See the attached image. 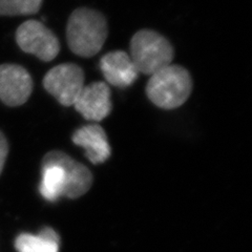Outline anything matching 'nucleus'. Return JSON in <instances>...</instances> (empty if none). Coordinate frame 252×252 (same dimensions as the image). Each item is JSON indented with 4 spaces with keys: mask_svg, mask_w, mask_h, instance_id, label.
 I'll return each instance as SVG.
<instances>
[{
    "mask_svg": "<svg viewBox=\"0 0 252 252\" xmlns=\"http://www.w3.org/2000/svg\"><path fill=\"white\" fill-rule=\"evenodd\" d=\"M7 155H9V143L3 133L0 131V175L2 172Z\"/></svg>",
    "mask_w": 252,
    "mask_h": 252,
    "instance_id": "nucleus-14",
    "label": "nucleus"
},
{
    "mask_svg": "<svg viewBox=\"0 0 252 252\" xmlns=\"http://www.w3.org/2000/svg\"><path fill=\"white\" fill-rule=\"evenodd\" d=\"M44 160L59 164L65 169L66 185L63 196L68 199H77L90 190L93 185V175L83 164L75 161L72 157L59 151L46 154Z\"/></svg>",
    "mask_w": 252,
    "mask_h": 252,
    "instance_id": "nucleus-8",
    "label": "nucleus"
},
{
    "mask_svg": "<svg viewBox=\"0 0 252 252\" xmlns=\"http://www.w3.org/2000/svg\"><path fill=\"white\" fill-rule=\"evenodd\" d=\"M16 41L23 52L45 62L56 58L60 52V43L56 35L37 20L23 22L16 31Z\"/></svg>",
    "mask_w": 252,
    "mask_h": 252,
    "instance_id": "nucleus-5",
    "label": "nucleus"
},
{
    "mask_svg": "<svg viewBox=\"0 0 252 252\" xmlns=\"http://www.w3.org/2000/svg\"><path fill=\"white\" fill-rule=\"evenodd\" d=\"M73 142L85 151V156L94 164L105 162L112 154L105 130L98 124H89L77 129Z\"/></svg>",
    "mask_w": 252,
    "mask_h": 252,
    "instance_id": "nucleus-10",
    "label": "nucleus"
},
{
    "mask_svg": "<svg viewBox=\"0 0 252 252\" xmlns=\"http://www.w3.org/2000/svg\"><path fill=\"white\" fill-rule=\"evenodd\" d=\"M108 35L107 22L100 12L80 7L70 14L66 26V40L70 51L80 57L97 55Z\"/></svg>",
    "mask_w": 252,
    "mask_h": 252,
    "instance_id": "nucleus-1",
    "label": "nucleus"
},
{
    "mask_svg": "<svg viewBox=\"0 0 252 252\" xmlns=\"http://www.w3.org/2000/svg\"><path fill=\"white\" fill-rule=\"evenodd\" d=\"M74 106L86 120L102 121L112 112L109 86L105 82H94L84 85Z\"/></svg>",
    "mask_w": 252,
    "mask_h": 252,
    "instance_id": "nucleus-7",
    "label": "nucleus"
},
{
    "mask_svg": "<svg viewBox=\"0 0 252 252\" xmlns=\"http://www.w3.org/2000/svg\"><path fill=\"white\" fill-rule=\"evenodd\" d=\"M42 0H0V15H34L40 10Z\"/></svg>",
    "mask_w": 252,
    "mask_h": 252,
    "instance_id": "nucleus-13",
    "label": "nucleus"
},
{
    "mask_svg": "<svg viewBox=\"0 0 252 252\" xmlns=\"http://www.w3.org/2000/svg\"><path fill=\"white\" fill-rule=\"evenodd\" d=\"M59 244L58 233L45 227L38 234H19L15 240V248L18 252H59Z\"/></svg>",
    "mask_w": 252,
    "mask_h": 252,
    "instance_id": "nucleus-12",
    "label": "nucleus"
},
{
    "mask_svg": "<svg viewBox=\"0 0 252 252\" xmlns=\"http://www.w3.org/2000/svg\"><path fill=\"white\" fill-rule=\"evenodd\" d=\"M100 68L107 83L121 89L130 86L139 76L129 55L124 51L105 54L100 60Z\"/></svg>",
    "mask_w": 252,
    "mask_h": 252,
    "instance_id": "nucleus-9",
    "label": "nucleus"
},
{
    "mask_svg": "<svg viewBox=\"0 0 252 252\" xmlns=\"http://www.w3.org/2000/svg\"><path fill=\"white\" fill-rule=\"evenodd\" d=\"M84 72L80 66L74 63H62L46 73L43 86L60 104L72 106L84 88Z\"/></svg>",
    "mask_w": 252,
    "mask_h": 252,
    "instance_id": "nucleus-4",
    "label": "nucleus"
},
{
    "mask_svg": "<svg viewBox=\"0 0 252 252\" xmlns=\"http://www.w3.org/2000/svg\"><path fill=\"white\" fill-rule=\"evenodd\" d=\"M192 80L188 70L177 64H169L149 78L146 94L153 103L163 109L183 105L190 96Z\"/></svg>",
    "mask_w": 252,
    "mask_h": 252,
    "instance_id": "nucleus-2",
    "label": "nucleus"
},
{
    "mask_svg": "<svg viewBox=\"0 0 252 252\" xmlns=\"http://www.w3.org/2000/svg\"><path fill=\"white\" fill-rule=\"evenodd\" d=\"M33 91L28 70L17 64L0 65V100L7 106L25 104Z\"/></svg>",
    "mask_w": 252,
    "mask_h": 252,
    "instance_id": "nucleus-6",
    "label": "nucleus"
},
{
    "mask_svg": "<svg viewBox=\"0 0 252 252\" xmlns=\"http://www.w3.org/2000/svg\"><path fill=\"white\" fill-rule=\"evenodd\" d=\"M66 185L65 169L59 164L44 160L42 161V178L39 191L46 201L55 202L63 196Z\"/></svg>",
    "mask_w": 252,
    "mask_h": 252,
    "instance_id": "nucleus-11",
    "label": "nucleus"
},
{
    "mask_svg": "<svg viewBox=\"0 0 252 252\" xmlns=\"http://www.w3.org/2000/svg\"><path fill=\"white\" fill-rule=\"evenodd\" d=\"M175 52L166 38L152 30H141L130 40L129 57L138 73L152 76L171 64Z\"/></svg>",
    "mask_w": 252,
    "mask_h": 252,
    "instance_id": "nucleus-3",
    "label": "nucleus"
}]
</instances>
